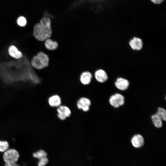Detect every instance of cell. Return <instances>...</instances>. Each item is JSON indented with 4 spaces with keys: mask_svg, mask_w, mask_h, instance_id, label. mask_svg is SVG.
I'll return each mask as SVG.
<instances>
[{
    "mask_svg": "<svg viewBox=\"0 0 166 166\" xmlns=\"http://www.w3.org/2000/svg\"><path fill=\"white\" fill-rule=\"evenodd\" d=\"M114 0H75L70 9L77 8L85 4H90L91 8L97 12L104 13L111 7Z\"/></svg>",
    "mask_w": 166,
    "mask_h": 166,
    "instance_id": "6da1fadb",
    "label": "cell"
},
{
    "mask_svg": "<svg viewBox=\"0 0 166 166\" xmlns=\"http://www.w3.org/2000/svg\"><path fill=\"white\" fill-rule=\"evenodd\" d=\"M52 34L51 29L45 28L40 23L36 24L34 26L33 35L37 40L43 41L49 38Z\"/></svg>",
    "mask_w": 166,
    "mask_h": 166,
    "instance_id": "7a4b0ae2",
    "label": "cell"
},
{
    "mask_svg": "<svg viewBox=\"0 0 166 166\" xmlns=\"http://www.w3.org/2000/svg\"><path fill=\"white\" fill-rule=\"evenodd\" d=\"M3 157L5 163H15L18 160L19 154L16 149H10L4 152Z\"/></svg>",
    "mask_w": 166,
    "mask_h": 166,
    "instance_id": "3957f363",
    "label": "cell"
},
{
    "mask_svg": "<svg viewBox=\"0 0 166 166\" xmlns=\"http://www.w3.org/2000/svg\"><path fill=\"white\" fill-rule=\"evenodd\" d=\"M109 102L112 106L117 108L124 105V98L122 95L116 93L112 95L110 97Z\"/></svg>",
    "mask_w": 166,
    "mask_h": 166,
    "instance_id": "277c9868",
    "label": "cell"
},
{
    "mask_svg": "<svg viewBox=\"0 0 166 166\" xmlns=\"http://www.w3.org/2000/svg\"><path fill=\"white\" fill-rule=\"evenodd\" d=\"M128 45L131 49L133 51L141 50L143 47V42L140 38L134 36L128 42Z\"/></svg>",
    "mask_w": 166,
    "mask_h": 166,
    "instance_id": "5b68a950",
    "label": "cell"
},
{
    "mask_svg": "<svg viewBox=\"0 0 166 166\" xmlns=\"http://www.w3.org/2000/svg\"><path fill=\"white\" fill-rule=\"evenodd\" d=\"M58 113L57 116L58 118L61 120H64L71 114L70 109L67 106L64 105H60L57 109Z\"/></svg>",
    "mask_w": 166,
    "mask_h": 166,
    "instance_id": "8992f818",
    "label": "cell"
},
{
    "mask_svg": "<svg viewBox=\"0 0 166 166\" xmlns=\"http://www.w3.org/2000/svg\"><path fill=\"white\" fill-rule=\"evenodd\" d=\"M77 105L78 109L86 112L89 110L91 102L89 99L82 97L78 101Z\"/></svg>",
    "mask_w": 166,
    "mask_h": 166,
    "instance_id": "52a82bcc",
    "label": "cell"
},
{
    "mask_svg": "<svg viewBox=\"0 0 166 166\" xmlns=\"http://www.w3.org/2000/svg\"><path fill=\"white\" fill-rule=\"evenodd\" d=\"M94 77L97 81L101 83L106 82L109 78L106 71L101 69H99L95 71Z\"/></svg>",
    "mask_w": 166,
    "mask_h": 166,
    "instance_id": "ba28073f",
    "label": "cell"
},
{
    "mask_svg": "<svg viewBox=\"0 0 166 166\" xmlns=\"http://www.w3.org/2000/svg\"><path fill=\"white\" fill-rule=\"evenodd\" d=\"M116 87L121 90H126L129 85V82L126 79L121 77L117 78L115 82Z\"/></svg>",
    "mask_w": 166,
    "mask_h": 166,
    "instance_id": "9c48e42d",
    "label": "cell"
},
{
    "mask_svg": "<svg viewBox=\"0 0 166 166\" xmlns=\"http://www.w3.org/2000/svg\"><path fill=\"white\" fill-rule=\"evenodd\" d=\"M8 52L11 57L17 59H21L22 56V52L14 45H11L9 47Z\"/></svg>",
    "mask_w": 166,
    "mask_h": 166,
    "instance_id": "30bf717a",
    "label": "cell"
},
{
    "mask_svg": "<svg viewBox=\"0 0 166 166\" xmlns=\"http://www.w3.org/2000/svg\"><path fill=\"white\" fill-rule=\"evenodd\" d=\"M131 141L132 145L136 148L141 147L144 143V140L143 137L139 134L134 136L132 138Z\"/></svg>",
    "mask_w": 166,
    "mask_h": 166,
    "instance_id": "8fae6325",
    "label": "cell"
},
{
    "mask_svg": "<svg viewBox=\"0 0 166 166\" xmlns=\"http://www.w3.org/2000/svg\"><path fill=\"white\" fill-rule=\"evenodd\" d=\"M92 78L91 73L88 71H85L82 73L80 76V80L83 85H87L91 82Z\"/></svg>",
    "mask_w": 166,
    "mask_h": 166,
    "instance_id": "7c38bea8",
    "label": "cell"
},
{
    "mask_svg": "<svg viewBox=\"0 0 166 166\" xmlns=\"http://www.w3.org/2000/svg\"><path fill=\"white\" fill-rule=\"evenodd\" d=\"M48 103L52 107H58L61 105V100L60 97L57 95H54L49 97Z\"/></svg>",
    "mask_w": 166,
    "mask_h": 166,
    "instance_id": "4fadbf2b",
    "label": "cell"
},
{
    "mask_svg": "<svg viewBox=\"0 0 166 166\" xmlns=\"http://www.w3.org/2000/svg\"><path fill=\"white\" fill-rule=\"evenodd\" d=\"M37 56L44 68L48 66L49 58L47 55L42 52H40L37 53Z\"/></svg>",
    "mask_w": 166,
    "mask_h": 166,
    "instance_id": "5bb4252c",
    "label": "cell"
},
{
    "mask_svg": "<svg viewBox=\"0 0 166 166\" xmlns=\"http://www.w3.org/2000/svg\"><path fill=\"white\" fill-rule=\"evenodd\" d=\"M44 45L47 49L50 50H55L58 46V43L56 42L53 41L49 38L45 40Z\"/></svg>",
    "mask_w": 166,
    "mask_h": 166,
    "instance_id": "9a60e30c",
    "label": "cell"
},
{
    "mask_svg": "<svg viewBox=\"0 0 166 166\" xmlns=\"http://www.w3.org/2000/svg\"><path fill=\"white\" fill-rule=\"evenodd\" d=\"M31 64L33 67L38 69H41L44 68L37 55L34 56L32 57Z\"/></svg>",
    "mask_w": 166,
    "mask_h": 166,
    "instance_id": "2e32d148",
    "label": "cell"
},
{
    "mask_svg": "<svg viewBox=\"0 0 166 166\" xmlns=\"http://www.w3.org/2000/svg\"><path fill=\"white\" fill-rule=\"evenodd\" d=\"M151 119L154 126L156 128H160L162 126V120L157 114H154L151 116Z\"/></svg>",
    "mask_w": 166,
    "mask_h": 166,
    "instance_id": "e0dca14e",
    "label": "cell"
},
{
    "mask_svg": "<svg viewBox=\"0 0 166 166\" xmlns=\"http://www.w3.org/2000/svg\"><path fill=\"white\" fill-rule=\"evenodd\" d=\"M40 23L45 28H51V20L49 17H43L41 19Z\"/></svg>",
    "mask_w": 166,
    "mask_h": 166,
    "instance_id": "ac0fdd59",
    "label": "cell"
},
{
    "mask_svg": "<svg viewBox=\"0 0 166 166\" xmlns=\"http://www.w3.org/2000/svg\"><path fill=\"white\" fill-rule=\"evenodd\" d=\"M156 114L160 117L162 120L166 121V111L162 107L158 108Z\"/></svg>",
    "mask_w": 166,
    "mask_h": 166,
    "instance_id": "d6986e66",
    "label": "cell"
},
{
    "mask_svg": "<svg viewBox=\"0 0 166 166\" xmlns=\"http://www.w3.org/2000/svg\"><path fill=\"white\" fill-rule=\"evenodd\" d=\"M33 155L34 157L40 159L44 157H46L47 154L44 150H40L34 153L33 154Z\"/></svg>",
    "mask_w": 166,
    "mask_h": 166,
    "instance_id": "ffe728a7",
    "label": "cell"
},
{
    "mask_svg": "<svg viewBox=\"0 0 166 166\" xmlns=\"http://www.w3.org/2000/svg\"><path fill=\"white\" fill-rule=\"evenodd\" d=\"M9 144L6 141L0 140V152H4L8 149Z\"/></svg>",
    "mask_w": 166,
    "mask_h": 166,
    "instance_id": "44dd1931",
    "label": "cell"
},
{
    "mask_svg": "<svg viewBox=\"0 0 166 166\" xmlns=\"http://www.w3.org/2000/svg\"><path fill=\"white\" fill-rule=\"evenodd\" d=\"M17 22L18 25L21 27H24L27 24V20L25 17L22 16L19 17L17 19Z\"/></svg>",
    "mask_w": 166,
    "mask_h": 166,
    "instance_id": "7402d4cb",
    "label": "cell"
},
{
    "mask_svg": "<svg viewBox=\"0 0 166 166\" xmlns=\"http://www.w3.org/2000/svg\"><path fill=\"white\" fill-rule=\"evenodd\" d=\"M38 166H45L48 163V160L46 157H44L39 159Z\"/></svg>",
    "mask_w": 166,
    "mask_h": 166,
    "instance_id": "603a6c76",
    "label": "cell"
},
{
    "mask_svg": "<svg viewBox=\"0 0 166 166\" xmlns=\"http://www.w3.org/2000/svg\"><path fill=\"white\" fill-rule=\"evenodd\" d=\"M164 0H150L153 3L155 4H159L162 3Z\"/></svg>",
    "mask_w": 166,
    "mask_h": 166,
    "instance_id": "cb8c5ba5",
    "label": "cell"
},
{
    "mask_svg": "<svg viewBox=\"0 0 166 166\" xmlns=\"http://www.w3.org/2000/svg\"><path fill=\"white\" fill-rule=\"evenodd\" d=\"M4 166H20L16 162L12 163H5Z\"/></svg>",
    "mask_w": 166,
    "mask_h": 166,
    "instance_id": "d4e9b609",
    "label": "cell"
}]
</instances>
